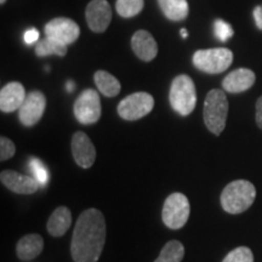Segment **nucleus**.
Returning <instances> with one entry per match:
<instances>
[{
  "mask_svg": "<svg viewBox=\"0 0 262 262\" xmlns=\"http://www.w3.org/2000/svg\"><path fill=\"white\" fill-rule=\"evenodd\" d=\"M191 206L187 196L182 193H172L165 199L162 211L163 222L170 229H180L188 221Z\"/></svg>",
  "mask_w": 262,
  "mask_h": 262,
  "instance_id": "nucleus-6",
  "label": "nucleus"
},
{
  "mask_svg": "<svg viewBox=\"0 0 262 262\" xmlns=\"http://www.w3.org/2000/svg\"><path fill=\"white\" fill-rule=\"evenodd\" d=\"M256 124L260 129H262V96L256 102Z\"/></svg>",
  "mask_w": 262,
  "mask_h": 262,
  "instance_id": "nucleus-30",
  "label": "nucleus"
},
{
  "mask_svg": "<svg viewBox=\"0 0 262 262\" xmlns=\"http://www.w3.org/2000/svg\"><path fill=\"white\" fill-rule=\"evenodd\" d=\"M0 181L6 188L17 194H32L37 192L39 188V182L31 176L22 175V173L12 171V170H4L0 173Z\"/></svg>",
  "mask_w": 262,
  "mask_h": 262,
  "instance_id": "nucleus-13",
  "label": "nucleus"
},
{
  "mask_svg": "<svg viewBox=\"0 0 262 262\" xmlns=\"http://www.w3.org/2000/svg\"><path fill=\"white\" fill-rule=\"evenodd\" d=\"M24 39H25L26 44H28V45L34 44V42L38 41V39H39V32H38V29H35V28L28 29V31L25 33Z\"/></svg>",
  "mask_w": 262,
  "mask_h": 262,
  "instance_id": "nucleus-28",
  "label": "nucleus"
},
{
  "mask_svg": "<svg viewBox=\"0 0 262 262\" xmlns=\"http://www.w3.org/2000/svg\"><path fill=\"white\" fill-rule=\"evenodd\" d=\"M254 19L256 27L262 31V5H258L254 9Z\"/></svg>",
  "mask_w": 262,
  "mask_h": 262,
  "instance_id": "nucleus-29",
  "label": "nucleus"
},
{
  "mask_svg": "<svg viewBox=\"0 0 262 262\" xmlns=\"http://www.w3.org/2000/svg\"><path fill=\"white\" fill-rule=\"evenodd\" d=\"M233 62V54L229 49L215 48L198 50L193 55V64L199 71L209 74L225 72Z\"/></svg>",
  "mask_w": 262,
  "mask_h": 262,
  "instance_id": "nucleus-5",
  "label": "nucleus"
},
{
  "mask_svg": "<svg viewBox=\"0 0 262 262\" xmlns=\"http://www.w3.org/2000/svg\"><path fill=\"white\" fill-rule=\"evenodd\" d=\"M72 155L75 163L83 169H89L93 166L96 159V149L90 137L83 131H77L72 137Z\"/></svg>",
  "mask_w": 262,
  "mask_h": 262,
  "instance_id": "nucleus-12",
  "label": "nucleus"
},
{
  "mask_svg": "<svg viewBox=\"0 0 262 262\" xmlns=\"http://www.w3.org/2000/svg\"><path fill=\"white\" fill-rule=\"evenodd\" d=\"M47 107V98L40 91H32L26 96V100L18 110L19 122L25 126H34L41 119Z\"/></svg>",
  "mask_w": 262,
  "mask_h": 262,
  "instance_id": "nucleus-10",
  "label": "nucleus"
},
{
  "mask_svg": "<svg viewBox=\"0 0 262 262\" xmlns=\"http://www.w3.org/2000/svg\"><path fill=\"white\" fill-rule=\"evenodd\" d=\"M131 47L140 60L149 62L158 54V45L153 35L147 31L140 29L131 38Z\"/></svg>",
  "mask_w": 262,
  "mask_h": 262,
  "instance_id": "nucleus-15",
  "label": "nucleus"
},
{
  "mask_svg": "<svg viewBox=\"0 0 262 262\" xmlns=\"http://www.w3.org/2000/svg\"><path fill=\"white\" fill-rule=\"evenodd\" d=\"M67 47L68 45L63 44V42L45 37V39L38 41L37 45H35V54L39 57L50 56V55H56V56L63 57L67 54Z\"/></svg>",
  "mask_w": 262,
  "mask_h": 262,
  "instance_id": "nucleus-21",
  "label": "nucleus"
},
{
  "mask_svg": "<svg viewBox=\"0 0 262 262\" xmlns=\"http://www.w3.org/2000/svg\"><path fill=\"white\" fill-rule=\"evenodd\" d=\"M204 123L210 133L221 135L226 127L228 116V100L224 90L212 89L204 101Z\"/></svg>",
  "mask_w": 262,
  "mask_h": 262,
  "instance_id": "nucleus-3",
  "label": "nucleus"
},
{
  "mask_svg": "<svg viewBox=\"0 0 262 262\" xmlns=\"http://www.w3.org/2000/svg\"><path fill=\"white\" fill-rule=\"evenodd\" d=\"M26 90L18 81L6 84L0 91V110L5 113L15 112L21 108L26 100Z\"/></svg>",
  "mask_w": 262,
  "mask_h": 262,
  "instance_id": "nucleus-14",
  "label": "nucleus"
},
{
  "mask_svg": "<svg viewBox=\"0 0 262 262\" xmlns=\"http://www.w3.org/2000/svg\"><path fill=\"white\" fill-rule=\"evenodd\" d=\"M29 168H31L33 175H34V179L39 182V185H47L49 180V173L45 165L40 160L37 158H32L31 162H29Z\"/></svg>",
  "mask_w": 262,
  "mask_h": 262,
  "instance_id": "nucleus-25",
  "label": "nucleus"
},
{
  "mask_svg": "<svg viewBox=\"0 0 262 262\" xmlns=\"http://www.w3.org/2000/svg\"><path fill=\"white\" fill-rule=\"evenodd\" d=\"M222 262H254L253 251L248 247L235 248L227 254Z\"/></svg>",
  "mask_w": 262,
  "mask_h": 262,
  "instance_id": "nucleus-24",
  "label": "nucleus"
},
{
  "mask_svg": "<svg viewBox=\"0 0 262 262\" xmlns=\"http://www.w3.org/2000/svg\"><path fill=\"white\" fill-rule=\"evenodd\" d=\"M256 198V188L247 180L228 183L221 193V205L228 214H241L248 210Z\"/></svg>",
  "mask_w": 262,
  "mask_h": 262,
  "instance_id": "nucleus-2",
  "label": "nucleus"
},
{
  "mask_svg": "<svg viewBox=\"0 0 262 262\" xmlns=\"http://www.w3.org/2000/svg\"><path fill=\"white\" fill-rule=\"evenodd\" d=\"M181 35H182V38H187L188 37V33H187V31H186L185 28L181 29Z\"/></svg>",
  "mask_w": 262,
  "mask_h": 262,
  "instance_id": "nucleus-32",
  "label": "nucleus"
},
{
  "mask_svg": "<svg viewBox=\"0 0 262 262\" xmlns=\"http://www.w3.org/2000/svg\"><path fill=\"white\" fill-rule=\"evenodd\" d=\"M155 98L147 93H135L126 96L118 104V114L125 120H137L150 113Z\"/></svg>",
  "mask_w": 262,
  "mask_h": 262,
  "instance_id": "nucleus-8",
  "label": "nucleus"
},
{
  "mask_svg": "<svg viewBox=\"0 0 262 262\" xmlns=\"http://www.w3.org/2000/svg\"><path fill=\"white\" fill-rule=\"evenodd\" d=\"M85 17L93 32L102 33L112 19V9L107 0H91L85 10Z\"/></svg>",
  "mask_w": 262,
  "mask_h": 262,
  "instance_id": "nucleus-11",
  "label": "nucleus"
},
{
  "mask_svg": "<svg viewBox=\"0 0 262 262\" xmlns=\"http://www.w3.org/2000/svg\"><path fill=\"white\" fill-rule=\"evenodd\" d=\"M170 104L180 116L187 117L196 104L195 85L188 75L180 74L172 80L169 94Z\"/></svg>",
  "mask_w": 262,
  "mask_h": 262,
  "instance_id": "nucleus-4",
  "label": "nucleus"
},
{
  "mask_svg": "<svg viewBox=\"0 0 262 262\" xmlns=\"http://www.w3.org/2000/svg\"><path fill=\"white\" fill-rule=\"evenodd\" d=\"M214 31L216 38L221 41H227L228 39L233 35V28H232V26L221 18L216 19L215 21Z\"/></svg>",
  "mask_w": 262,
  "mask_h": 262,
  "instance_id": "nucleus-26",
  "label": "nucleus"
},
{
  "mask_svg": "<svg viewBox=\"0 0 262 262\" xmlns=\"http://www.w3.org/2000/svg\"><path fill=\"white\" fill-rule=\"evenodd\" d=\"M116 9L119 16L130 18L139 15L143 9V0H117Z\"/></svg>",
  "mask_w": 262,
  "mask_h": 262,
  "instance_id": "nucleus-23",
  "label": "nucleus"
},
{
  "mask_svg": "<svg viewBox=\"0 0 262 262\" xmlns=\"http://www.w3.org/2000/svg\"><path fill=\"white\" fill-rule=\"evenodd\" d=\"M106 242V221L97 209L83 211L75 222L71 253L74 262H97Z\"/></svg>",
  "mask_w": 262,
  "mask_h": 262,
  "instance_id": "nucleus-1",
  "label": "nucleus"
},
{
  "mask_svg": "<svg viewBox=\"0 0 262 262\" xmlns=\"http://www.w3.org/2000/svg\"><path fill=\"white\" fill-rule=\"evenodd\" d=\"M42 249H44V241H42L41 235L32 233L19 239L17 247H16V253H17L18 258L27 261L33 260L38 255H40Z\"/></svg>",
  "mask_w": 262,
  "mask_h": 262,
  "instance_id": "nucleus-17",
  "label": "nucleus"
},
{
  "mask_svg": "<svg viewBox=\"0 0 262 262\" xmlns=\"http://www.w3.org/2000/svg\"><path fill=\"white\" fill-rule=\"evenodd\" d=\"M185 256V248L179 241H170L164 245L155 262H181Z\"/></svg>",
  "mask_w": 262,
  "mask_h": 262,
  "instance_id": "nucleus-22",
  "label": "nucleus"
},
{
  "mask_svg": "<svg viewBox=\"0 0 262 262\" xmlns=\"http://www.w3.org/2000/svg\"><path fill=\"white\" fill-rule=\"evenodd\" d=\"M74 89H75V84L72 80H68L67 84H66V90H67L68 93H72V91H74Z\"/></svg>",
  "mask_w": 262,
  "mask_h": 262,
  "instance_id": "nucleus-31",
  "label": "nucleus"
},
{
  "mask_svg": "<svg viewBox=\"0 0 262 262\" xmlns=\"http://www.w3.org/2000/svg\"><path fill=\"white\" fill-rule=\"evenodd\" d=\"M45 37L63 42L66 45L73 44L80 35V28L73 19L67 17H57L48 22L44 28Z\"/></svg>",
  "mask_w": 262,
  "mask_h": 262,
  "instance_id": "nucleus-9",
  "label": "nucleus"
},
{
  "mask_svg": "<svg viewBox=\"0 0 262 262\" xmlns=\"http://www.w3.org/2000/svg\"><path fill=\"white\" fill-rule=\"evenodd\" d=\"M16 153V147L15 143L8 137L2 136L0 137V159L4 162L15 156Z\"/></svg>",
  "mask_w": 262,
  "mask_h": 262,
  "instance_id": "nucleus-27",
  "label": "nucleus"
},
{
  "mask_svg": "<svg viewBox=\"0 0 262 262\" xmlns=\"http://www.w3.org/2000/svg\"><path fill=\"white\" fill-rule=\"evenodd\" d=\"M255 73L248 68H238L231 72L222 81V88L227 93L239 94L250 89L255 83Z\"/></svg>",
  "mask_w": 262,
  "mask_h": 262,
  "instance_id": "nucleus-16",
  "label": "nucleus"
},
{
  "mask_svg": "<svg viewBox=\"0 0 262 262\" xmlns=\"http://www.w3.org/2000/svg\"><path fill=\"white\" fill-rule=\"evenodd\" d=\"M158 3L165 17L171 21H182L188 16L187 0H158Z\"/></svg>",
  "mask_w": 262,
  "mask_h": 262,
  "instance_id": "nucleus-19",
  "label": "nucleus"
},
{
  "mask_svg": "<svg viewBox=\"0 0 262 262\" xmlns=\"http://www.w3.org/2000/svg\"><path fill=\"white\" fill-rule=\"evenodd\" d=\"M95 84L106 97H114L120 93V83L114 75L106 71H97L94 75Z\"/></svg>",
  "mask_w": 262,
  "mask_h": 262,
  "instance_id": "nucleus-20",
  "label": "nucleus"
},
{
  "mask_svg": "<svg viewBox=\"0 0 262 262\" xmlns=\"http://www.w3.org/2000/svg\"><path fill=\"white\" fill-rule=\"evenodd\" d=\"M72 225V214L67 206H58L48 220V232L54 237L66 234Z\"/></svg>",
  "mask_w": 262,
  "mask_h": 262,
  "instance_id": "nucleus-18",
  "label": "nucleus"
},
{
  "mask_svg": "<svg viewBox=\"0 0 262 262\" xmlns=\"http://www.w3.org/2000/svg\"><path fill=\"white\" fill-rule=\"evenodd\" d=\"M74 116L84 125H90L98 122L101 118V101L97 91L93 89L84 90L75 100L73 106Z\"/></svg>",
  "mask_w": 262,
  "mask_h": 262,
  "instance_id": "nucleus-7",
  "label": "nucleus"
},
{
  "mask_svg": "<svg viewBox=\"0 0 262 262\" xmlns=\"http://www.w3.org/2000/svg\"><path fill=\"white\" fill-rule=\"evenodd\" d=\"M5 2H6V0H0V3H2V4H4Z\"/></svg>",
  "mask_w": 262,
  "mask_h": 262,
  "instance_id": "nucleus-33",
  "label": "nucleus"
}]
</instances>
